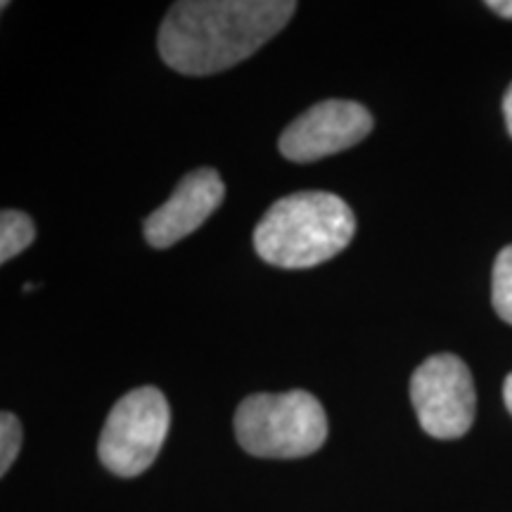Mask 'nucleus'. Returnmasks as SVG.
<instances>
[{"mask_svg":"<svg viewBox=\"0 0 512 512\" xmlns=\"http://www.w3.org/2000/svg\"><path fill=\"white\" fill-rule=\"evenodd\" d=\"M491 304L498 318L512 325V245L501 249L496 256L494 275H491Z\"/></svg>","mask_w":512,"mask_h":512,"instance_id":"9","label":"nucleus"},{"mask_svg":"<svg viewBox=\"0 0 512 512\" xmlns=\"http://www.w3.org/2000/svg\"><path fill=\"white\" fill-rule=\"evenodd\" d=\"M294 10L292 0H183L159 27V55L178 74L226 72L278 36Z\"/></svg>","mask_w":512,"mask_h":512,"instance_id":"1","label":"nucleus"},{"mask_svg":"<svg viewBox=\"0 0 512 512\" xmlns=\"http://www.w3.org/2000/svg\"><path fill=\"white\" fill-rule=\"evenodd\" d=\"M22 290H24V292H31V290H34V285H31V283H24Z\"/></svg>","mask_w":512,"mask_h":512,"instance_id":"14","label":"nucleus"},{"mask_svg":"<svg viewBox=\"0 0 512 512\" xmlns=\"http://www.w3.org/2000/svg\"><path fill=\"white\" fill-rule=\"evenodd\" d=\"M34 238V221L24 211L5 209L0 214V264H8L10 259L22 254L24 249L31 247Z\"/></svg>","mask_w":512,"mask_h":512,"instance_id":"8","label":"nucleus"},{"mask_svg":"<svg viewBox=\"0 0 512 512\" xmlns=\"http://www.w3.org/2000/svg\"><path fill=\"white\" fill-rule=\"evenodd\" d=\"M22 448V422L15 413H0V475H8Z\"/></svg>","mask_w":512,"mask_h":512,"instance_id":"10","label":"nucleus"},{"mask_svg":"<svg viewBox=\"0 0 512 512\" xmlns=\"http://www.w3.org/2000/svg\"><path fill=\"white\" fill-rule=\"evenodd\" d=\"M503 114H505V124H508V133L512 136V83L503 98Z\"/></svg>","mask_w":512,"mask_h":512,"instance_id":"12","label":"nucleus"},{"mask_svg":"<svg viewBox=\"0 0 512 512\" xmlns=\"http://www.w3.org/2000/svg\"><path fill=\"white\" fill-rule=\"evenodd\" d=\"M223 195H226V185H223L219 171H190L176 185L174 195L145 219V240L157 249L176 245L204 226V221L221 207Z\"/></svg>","mask_w":512,"mask_h":512,"instance_id":"7","label":"nucleus"},{"mask_svg":"<svg viewBox=\"0 0 512 512\" xmlns=\"http://www.w3.org/2000/svg\"><path fill=\"white\" fill-rule=\"evenodd\" d=\"M373 131V117L361 102L323 100L299 114L280 133L278 147L285 159L297 164L318 162L361 143Z\"/></svg>","mask_w":512,"mask_h":512,"instance_id":"6","label":"nucleus"},{"mask_svg":"<svg viewBox=\"0 0 512 512\" xmlns=\"http://www.w3.org/2000/svg\"><path fill=\"white\" fill-rule=\"evenodd\" d=\"M411 401L420 427L434 439H458L475 422V380L463 358L434 354L411 377Z\"/></svg>","mask_w":512,"mask_h":512,"instance_id":"5","label":"nucleus"},{"mask_svg":"<svg viewBox=\"0 0 512 512\" xmlns=\"http://www.w3.org/2000/svg\"><path fill=\"white\" fill-rule=\"evenodd\" d=\"M354 211L332 192H294L278 200L254 228V249L278 268H313L354 238Z\"/></svg>","mask_w":512,"mask_h":512,"instance_id":"2","label":"nucleus"},{"mask_svg":"<svg viewBox=\"0 0 512 512\" xmlns=\"http://www.w3.org/2000/svg\"><path fill=\"white\" fill-rule=\"evenodd\" d=\"M235 437L256 458H304L328 439V418L304 389L252 394L235 411Z\"/></svg>","mask_w":512,"mask_h":512,"instance_id":"3","label":"nucleus"},{"mask_svg":"<svg viewBox=\"0 0 512 512\" xmlns=\"http://www.w3.org/2000/svg\"><path fill=\"white\" fill-rule=\"evenodd\" d=\"M171 425L166 396L157 387H138L121 396L102 427V465L119 477H136L155 463Z\"/></svg>","mask_w":512,"mask_h":512,"instance_id":"4","label":"nucleus"},{"mask_svg":"<svg viewBox=\"0 0 512 512\" xmlns=\"http://www.w3.org/2000/svg\"><path fill=\"white\" fill-rule=\"evenodd\" d=\"M486 8L494 10L496 15H501L505 19H512V0H489Z\"/></svg>","mask_w":512,"mask_h":512,"instance_id":"11","label":"nucleus"},{"mask_svg":"<svg viewBox=\"0 0 512 512\" xmlns=\"http://www.w3.org/2000/svg\"><path fill=\"white\" fill-rule=\"evenodd\" d=\"M503 401H505V408H508L512 415V373L505 377V382H503Z\"/></svg>","mask_w":512,"mask_h":512,"instance_id":"13","label":"nucleus"}]
</instances>
